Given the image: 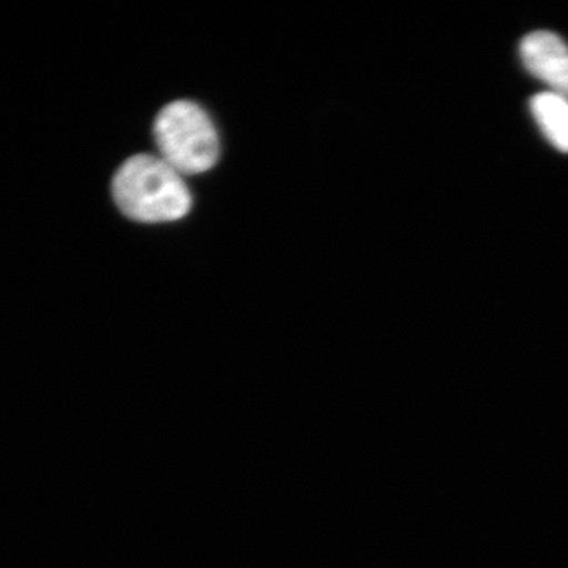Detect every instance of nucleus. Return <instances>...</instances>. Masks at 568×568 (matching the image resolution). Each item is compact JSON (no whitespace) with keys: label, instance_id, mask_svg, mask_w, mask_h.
<instances>
[{"label":"nucleus","instance_id":"20e7f679","mask_svg":"<svg viewBox=\"0 0 568 568\" xmlns=\"http://www.w3.org/2000/svg\"><path fill=\"white\" fill-rule=\"evenodd\" d=\"M530 111L541 133L560 152H568V99L555 92L537 93Z\"/></svg>","mask_w":568,"mask_h":568},{"label":"nucleus","instance_id":"f03ea898","mask_svg":"<svg viewBox=\"0 0 568 568\" xmlns=\"http://www.w3.org/2000/svg\"><path fill=\"white\" fill-rule=\"evenodd\" d=\"M155 140L164 162L181 175L203 174L219 162L215 125L200 104L189 100L170 103L160 111Z\"/></svg>","mask_w":568,"mask_h":568},{"label":"nucleus","instance_id":"7ed1b4c3","mask_svg":"<svg viewBox=\"0 0 568 568\" xmlns=\"http://www.w3.org/2000/svg\"><path fill=\"white\" fill-rule=\"evenodd\" d=\"M519 54L530 74L551 91L568 99V47L556 33H529L519 44Z\"/></svg>","mask_w":568,"mask_h":568},{"label":"nucleus","instance_id":"f257e3e1","mask_svg":"<svg viewBox=\"0 0 568 568\" xmlns=\"http://www.w3.org/2000/svg\"><path fill=\"white\" fill-rule=\"evenodd\" d=\"M119 209L141 223H166L192 209V194L182 175L153 155H136L122 164L112 182Z\"/></svg>","mask_w":568,"mask_h":568}]
</instances>
